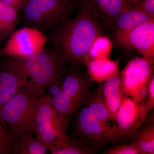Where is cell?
I'll use <instances>...</instances> for the list:
<instances>
[{
	"instance_id": "obj_14",
	"label": "cell",
	"mask_w": 154,
	"mask_h": 154,
	"mask_svg": "<svg viewBox=\"0 0 154 154\" xmlns=\"http://www.w3.org/2000/svg\"><path fill=\"white\" fill-rule=\"evenodd\" d=\"M143 11L130 7L121 12L115 19L110 28L113 36L125 32L132 28L149 22L152 19Z\"/></svg>"
},
{
	"instance_id": "obj_13",
	"label": "cell",
	"mask_w": 154,
	"mask_h": 154,
	"mask_svg": "<svg viewBox=\"0 0 154 154\" xmlns=\"http://www.w3.org/2000/svg\"><path fill=\"white\" fill-rule=\"evenodd\" d=\"M100 83V87L110 119L115 122L117 110L124 96L121 89L120 73Z\"/></svg>"
},
{
	"instance_id": "obj_25",
	"label": "cell",
	"mask_w": 154,
	"mask_h": 154,
	"mask_svg": "<svg viewBox=\"0 0 154 154\" xmlns=\"http://www.w3.org/2000/svg\"><path fill=\"white\" fill-rule=\"evenodd\" d=\"M103 154H145L140 149L131 144H124L110 147L105 149Z\"/></svg>"
},
{
	"instance_id": "obj_10",
	"label": "cell",
	"mask_w": 154,
	"mask_h": 154,
	"mask_svg": "<svg viewBox=\"0 0 154 154\" xmlns=\"http://www.w3.org/2000/svg\"><path fill=\"white\" fill-rule=\"evenodd\" d=\"M147 115L144 104H139L130 97L124 95L115 120L119 140L130 138L143 124Z\"/></svg>"
},
{
	"instance_id": "obj_4",
	"label": "cell",
	"mask_w": 154,
	"mask_h": 154,
	"mask_svg": "<svg viewBox=\"0 0 154 154\" xmlns=\"http://www.w3.org/2000/svg\"><path fill=\"white\" fill-rule=\"evenodd\" d=\"M75 115L72 137L97 149L119 140L116 125L100 121L85 105Z\"/></svg>"
},
{
	"instance_id": "obj_15",
	"label": "cell",
	"mask_w": 154,
	"mask_h": 154,
	"mask_svg": "<svg viewBox=\"0 0 154 154\" xmlns=\"http://www.w3.org/2000/svg\"><path fill=\"white\" fill-rule=\"evenodd\" d=\"M88 73L92 82L101 83L119 73V63L109 58L96 59L86 61Z\"/></svg>"
},
{
	"instance_id": "obj_26",
	"label": "cell",
	"mask_w": 154,
	"mask_h": 154,
	"mask_svg": "<svg viewBox=\"0 0 154 154\" xmlns=\"http://www.w3.org/2000/svg\"><path fill=\"white\" fill-rule=\"evenodd\" d=\"M131 7L143 11L154 19V0H132Z\"/></svg>"
},
{
	"instance_id": "obj_16",
	"label": "cell",
	"mask_w": 154,
	"mask_h": 154,
	"mask_svg": "<svg viewBox=\"0 0 154 154\" xmlns=\"http://www.w3.org/2000/svg\"><path fill=\"white\" fill-rule=\"evenodd\" d=\"M107 27L122 11L132 5V0H91Z\"/></svg>"
},
{
	"instance_id": "obj_7",
	"label": "cell",
	"mask_w": 154,
	"mask_h": 154,
	"mask_svg": "<svg viewBox=\"0 0 154 154\" xmlns=\"http://www.w3.org/2000/svg\"><path fill=\"white\" fill-rule=\"evenodd\" d=\"M153 72V64L143 57H136L130 60L120 73L123 95L139 104H144Z\"/></svg>"
},
{
	"instance_id": "obj_6",
	"label": "cell",
	"mask_w": 154,
	"mask_h": 154,
	"mask_svg": "<svg viewBox=\"0 0 154 154\" xmlns=\"http://www.w3.org/2000/svg\"><path fill=\"white\" fill-rule=\"evenodd\" d=\"M69 119L60 114L45 94L37 105L35 117V134L49 149L59 137L66 134Z\"/></svg>"
},
{
	"instance_id": "obj_24",
	"label": "cell",
	"mask_w": 154,
	"mask_h": 154,
	"mask_svg": "<svg viewBox=\"0 0 154 154\" xmlns=\"http://www.w3.org/2000/svg\"><path fill=\"white\" fill-rule=\"evenodd\" d=\"M12 137L0 116V154H12Z\"/></svg>"
},
{
	"instance_id": "obj_12",
	"label": "cell",
	"mask_w": 154,
	"mask_h": 154,
	"mask_svg": "<svg viewBox=\"0 0 154 154\" xmlns=\"http://www.w3.org/2000/svg\"><path fill=\"white\" fill-rule=\"evenodd\" d=\"M27 84L5 63L0 64V108L14 98Z\"/></svg>"
},
{
	"instance_id": "obj_27",
	"label": "cell",
	"mask_w": 154,
	"mask_h": 154,
	"mask_svg": "<svg viewBox=\"0 0 154 154\" xmlns=\"http://www.w3.org/2000/svg\"><path fill=\"white\" fill-rule=\"evenodd\" d=\"M145 109L148 114L154 108V75L152 76L149 83L147 94L144 103Z\"/></svg>"
},
{
	"instance_id": "obj_11",
	"label": "cell",
	"mask_w": 154,
	"mask_h": 154,
	"mask_svg": "<svg viewBox=\"0 0 154 154\" xmlns=\"http://www.w3.org/2000/svg\"><path fill=\"white\" fill-rule=\"evenodd\" d=\"M62 91L69 99L80 106L85 105L91 94L93 82L88 75L77 70L67 72L64 70L61 75Z\"/></svg>"
},
{
	"instance_id": "obj_31",
	"label": "cell",
	"mask_w": 154,
	"mask_h": 154,
	"mask_svg": "<svg viewBox=\"0 0 154 154\" xmlns=\"http://www.w3.org/2000/svg\"><path fill=\"white\" fill-rule=\"evenodd\" d=\"M84 1H85V0H77V2L79 5H80V3H82Z\"/></svg>"
},
{
	"instance_id": "obj_30",
	"label": "cell",
	"mask_w": 154,
	"mask_h": 154,
	"mask_svg": "<svg viewBox=\"0 0 154 154\" xmlns=\"http://www.w3.org/2000/svg\"><path fill=\"white\" fill-rule=\"evenodd\" d=\"M64 3H65L66 5L71 7V8H74L75 6L78 4L77 2V0H62Z\"/></svg>"
},
{
	"instance_id": "obj_9",
	"label": "cell",
	"mask_w": 154,
	"mask_h": 154,
	"mask_svg": "<svg viewBox=\"0 0 154 154\" xmlns=\"http://www.w3.org/2000/svg\"><path fill=\"white\" fill-rule=\"evenodd\" d=\"M112 36L113 42L119 47L134 48L143 57L153 64L154 19Z\"/></svg>"
},
{
	"instance_id": "obj_23",
	"label": "cell",
	"mask_w": 154,
	"mask_h": 154,
	"mask_svg": "<svg viewBox=\"0 0 154 154\" xmlns=\"http://www.w3.org/2000/svg\"><path fill=\"white\" fill-rule=\"evenodd\" d=\"M51 103L60 114L69 119L81 107L72 101L62 90L57 95L51 98Z\"/></svg>"
},
{
	"instance_id": "obj_19",
	"label": "cell",
	"mask_w": 154,
	"mask_h": 154,
	"mask_svg": "<svg viewBox=\"0 0 154 154\" xmlns=\"http://www.w3.org/2000/svg\"><path fill=\"white\" fill-rule=\"evenodd\" d=\"M141 126L131 137L130 144L140 149L145 154H154V119Z\"/></svg>"
},
{
	"instance_id": "obj_20",
	"label": "cell",
	"mask_w": 154,
	"mask_h": 154,
	"mask_svg": "<svg viewBox=\"0 0 154 154\" xmlns=\"http://www.w3.org/2000/svg\"><path fill=\"white\" fill-rule=\"evenodd\" d=\"M85 105L96 118L103 123L110 124V122L112 121L110 119L100 87L97 91L91 93Z\"/></svg>"
},
{
	"instance_id": "obj_1",
	"label": "cell",
	"mask_w": 154,
	"mask_h": 154,
	"mask_svg": "<svg viewBox=\"0 0 154 154\" xmlns=\"http://www.w3.org/2000/svg\"><path fill=\"white\" fill-rule=\"evenodd\" d=\"M79 6L74 18L60 24L54 38L55 49L65 63L74 67L84 64L91 45L107 28L91 0H85Z\"/></svg>"
},
{
	"instance_id": "obj_29",
	"label": "cell",
	"mask_w": 154,
	"mask_h": 154,
	"mask_svg": "<svg viewBox=\"0 0 154 154\" xmlns=\"http://www.w3.org/2000/svg\"><path fill=\"white\" fill-rule=\"evenodd\" d=\"M13 6L17 11L22 10V7L26 0H2Z\"/></svg>"
},
{
	"instance_id": "obj_3",
	"label": "cell",
	"mask_w": 154,
	"mask_h": 154,
	"mask_svg": "<svg viewBox=\"0 0 154 154\" xmlns=\"http://www.w3.org/2000/svg\"><path fill=\"white\" fill-rule=\"evenodd\" d=\"M28 84L44 88L60 78L66 64L56 49L42 51L25 59L5 62Z\"/></svg>"
},
{
	"instance_id": "obj_2",
	"label": "cell",
	"mask_w": 154,
	"mask_h": 154,
	"mask_svg": "<svg viewBox=\"0 0 154 154\" xmlns=\"http://www.w3.org/2000/svg\"><path fill=\"white\" fill-rule=\"evenodd\" d=\"M44 95L43 88L27 84L0 108V116L12 138L24 133L35 134L36 109Z\"/></svg>"
},
{
	"instance_id": "obj_17",
	"label": "cell",
	"mask_w": 154,
	"mask_h": 154,
	"mask_svg": "<svg viewBox=\"0 0 154 154\" xmlns=\"http://www.w3.org/2000/svg\"><path fill=\"white\" fill-rule=\"evenodd\" d=\"M97 149L66 134L59 137L48 150L52 154H92L96 153Z\"/></svg>"
},
{
	"instance_id": "obj_5",
	"label": "cell",
	"mask_w": 154,
	"mask_h": 154,
	"mask_svg": "<svg viewBox=\"0 0 154 154\" xmlns=\"http://www.w3.org/2000/svg\"><path fill=\"white\" fill-rule=\"evenodd\" d=\"M73 9L62 0H26L22 10L28 24L45 30L60 25Z\"/></svg>"
},
{
	"instance_id": "obj_8",
	"label": "cell",
	"mask_w": 154,
	"mask_h": 154,
	"mask_svg": "<svg viewBox=\"0 0 154 154\" xmlns=\"http://www.w3.org/2000/svg\"><path fill=\"white\" fill-rule=\"evenodd\" d=\"M46 41V36L40 30L25 27L13 33L2 53L14 58H26L44 50Z\"/></svg>"
},
{
	"instance_id": "obj_32",
	"label": "cell",
	"mask_w": 154,
	"mask_h": 154,
	"mask_svg": "<svg viewBox=\"0 0 154 154\" xmlns=\"http://www.w3.org/2000/svg\"><path fill=\"white\" fill-rule=\"evenodd\" d=\"M2 38V36H1V35H0V39H1V38Z\"/></svg>"
},
{
	"instance_id": "obj_21",
	"label": "cell",
	"mask_w": 154,
	"mask_h": 154,
	"mask_svg": "<svg viewBox=\"0 0 154 154\" xmlns=\"http://www.w3.org/2000/svg\"><path fill=\"white\" fill-rule=\"evenodd\" d=\"M18 13L13 6L0 0V35L2 37L14 30L18 20Z\"/></svg>"
},
{
	"instance_id": "obj_18",
	"label": "cell",
	"mask_w": 154,
	"mask_h": 154,
	"mask_svg": "<svg viewBox=\"0 0 154 154\" xmlns=\"http://www.w3.org/2000/svg\"><path fill=\"white\" fill-rule=\"evenodd\" d=\"M11 150L12 154H44L48 149L35 134L24 133L12 138Z\"/></svg>"
},
{
	"instance_id": "obj_22",
	"label": "cell",
	"mask_w": 154,
	"mask_h": 154,
	"mask_svg": "<svg viewBox=\"0 0 154 154\" xmlns=\"http://www.w3.org/2000/svg\"><path fill=\"white\" fill-rule=\"evenodd\" d=\"M112 47L113 42L110 38L105 34L100 35L91 45L84 62L96 59L109 58Z\"/></svg>"
},
{
	"instance_id": "obj_28",
	"label": "cell",
	"mask_w": 154,
	"mask_h": 154,
	"mask_svg": "<svg viewBox=\"0 0 154 154\" xmlns=\"http://www.w3.org/2000/svg\"><path fill=\"white\" fill-rule=\"evenodd\" d=\"M48 96L52 98L54 96H55L58 94L62 90V83L61 80V76L58 79L51 83V84L48 86Z\"/></svg>"
}]
</instances>
